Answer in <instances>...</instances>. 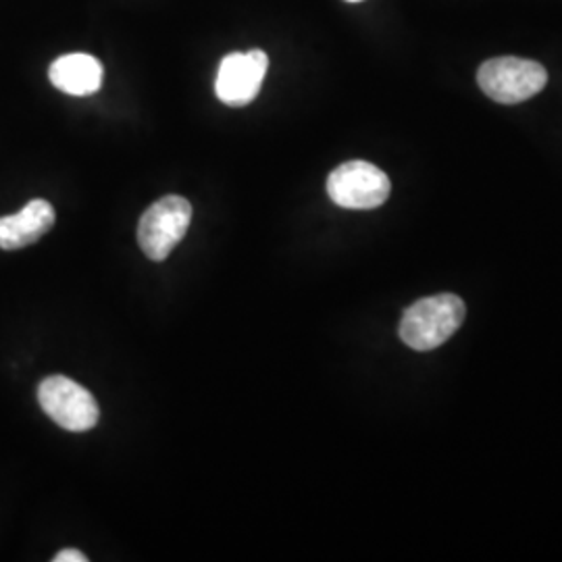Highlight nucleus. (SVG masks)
<instances>
[{"mask_svg": "<svg viewBox=\"0 0 562 562\" xmlns=\"http://www.w3.org/2000/svg\"><path fill=\"white\" fill-rule=\"evenodd\" d=\"M267 67H269V57L262 50L227 55L217 71V81H215L217 99L227 106L250 104L261 92Z\"/></svg>", "mask_w": 562, "mask_h": 562, "instance_id": "423d86ee", "label": "nucleus"}, {"mask_svg": "<svg viewBox=\"0 0 562 562\" xmlns=\"http://www.w3.org/2000/svg\"><path fill=\"white\" fill-rule=\"evenodd\" d=\"M38 402L53 422L74 434L90 431L101 415L94 396L65 375L46 378L38 387Z\"/></svg>", "mask_w": 562, "mask_h": 562, "instance_id": "20e7f679", "label": "nucleus"}, {"mask_svg": "<svg viewBox=\"0 0 562 562\" xmlns=\"http://www.w3.org/2000/svg\"><path fill=\"white\" fill-rule=\"evenodd\" d=\"M57 222V213L48 201H30L20 213L0 217V248L20 250L46 236Z\"/></svg>", "mask_w": 562, "mask_h": 562, "instance_id": "0eeeda50", "label": "nucleus"}, {"mask_svg": "<svg viewBox=\"0 0 562 562\" xmlns=\"http://www.w3.org/2000/svg\"><path fill=\"white\" fill-rule=\"evenodd\" d=\"M390 192V178L380 167L367 161L344 162L327 178V194L341 209H378L387 201Z\"/></svg>", "mask_w": 562, "mask_h": 562, "instance_id": "39448f33", "label": "nucleus"}, {"mask_svg": "<svg viewBox=\"0 0 562 562\" xmlns=\"http://www.w3.org/2000/svg\"><path fill=\"white\" fill-rule=\"evenodd\" d=\"M467 308L457 294H438L411 304L401 322V338L417 352H429L450 340L464 322Z\"/></svg>", "mask_w": 562, "mask_h": 562, "instance_id": "f257e3e1", "label": "nucleus"}, {"mask_svg": "<svg viewBox=\"0 0 562 562\" xmlns=\"http://www.w3.org/2000/svg\"><path fill=\"white\" fill-rule=\"evenodd\" d=\"M346 2H361V0H346Z\"/></svg>", "mask_w": 562, "mask_h": 562, "instance_id": "9d476101", "label": "nucleus"}, {"mask_svg": "<svg viewBox=\"0 0 562 562\" xmlns=\"http://www.w3.org/2000/svg\"><path fill=\"white\" fill-rule=\"evenodd\" d=\"M55 562H88V557L81 554L80 550H63L55 559Z\"/></svg>", "mask_w": 562, "mask_h": 562, "instance_id": "1a4fd4ad", "label": "nucleus"}, {"mask_svg": "<svg viewBox=\"0 0 562 562\" xmlns=\"http://www.w3.org/2000/svg\"><path fill=\"white\" fill-rule=\"evenodd\" d=\"M48 78L57 90L69 97H90L101 90V60L86 53L63 55L50 65Z\"/></svg>", "mask_w": 562, "mask_h": 562, "instance_id": "6e6552de", "label": "nucleus"}, {"mask_svg": "<svg viewBox=\"0 0 562 562\" xmlns=\"http://www.w3.org/2000/svg\"><path fill=\"white\" fill-rule=\"evenodd\" d=\"M477 81L492 101L519 104L542 92L548 83V71L536 60L501 57L483 63Z\"/></svg>", "mask_w": 562, "mask_h": 562, "instance_id": "f03ea898", "label": "nucleus"}, {"mask_svg": "<svg viewBox=\"0 0 562 562\" xmlns=\"http://www.w3.org/2000/svg\"><path fill=\"white\" fill-rule=\"evenodd\" d=\"M192 223V204L181 196L155 202L138 223V244L150 261H165Z\"/></svg>", "mask_w": 562, "mask_h": 562, "instance_id": "7ed1b4c3", "label": "nucleus"}]
</instances>
